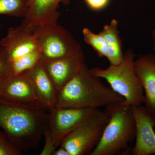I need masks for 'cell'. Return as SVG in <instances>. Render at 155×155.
Masks as SVG:
<instances>
[{
    "label": "cell",
    "instance_id": "1",
    "mask_svg": "<svg viewBox=\"0 0 155 155\" xmlns=\"http://www.w3.org/2000/svg\"><path fill=\"white\" fill-rule=\"evenodd\" d=\"M48 111L38 101L12 102L0 99V127L22 151L38 147L48 126Z\"/></svg>",
    "mask_w": 155,
    "mask_h": 155
},
{
    "label": "cell",
    "instance_id": "2",
    "mask_svg": "<svg viewBox=\"0 0 155 155\" xmlns=\"http://www.w3.org/2000/svg\"><path fill=\"white\" fill-rule=\"evenodd\" d=\"M124 101L122 96L104 85L84 64L58 92L56 107L99 109Z\"/></svg>",
    "mask_w": 155,
    "mask_h": 155
},
{
    "label": "cell",
    "instance_id": "3",
    "mask_svg": "<svg viewBox=\"0 0 155 155\" xmlns=\"http://www.w3.org/2000/svg\"><path fill=\"white\" fill-rule=\"evenodd\" d=\"M109 116L97 145L90 155L131 154L130 143L135 137L136 124L131 107L122 102L106 107Z\"/></svg>",
    "mask_w": 155,
    "mask_h": 155
},
{
    "label": "cell",
    "instance_id": "4",
    "mask_svg": "<svg viewBox=\"0 0 155 155\" xmlns=\"http://www.w3.org/2000/svg\"><path fill=\"white\" fill-rule=\"evenodd\" d=\"M0 56L7 61L13 75L33 68L40 61L36 28L23 24L9 28L0 41Z\"/></svg>",
    "mask_w": 155,
    "mask_h": 155
},
{
    "label": "cell",
    "instance_id": "5",
    "mask_svg": "<svg viewBox=\"0 0 155 155\" xmlns=\"http://www.w3.org/2000/svg\"><path fill=\"white\" fill-rule=\"evenodd\" d=\"M135 55L131 49L124 53L122 61L117 65H111L106 69L92 68L95 76L108 82L114 91L122 96L127 105H141L144 102L143 88L134 68Z\"/></svg>",
    "mask_w": 155,
    "mask_h": 155
},
{
    "label": "cell",
    "instance_id": "6",
    "mask_svg": "<svg viewBox=\"0 0 155 155\" xmlns=\"http://www.w3.org/2000/svg\"><path fill=\"white\" fill-rule=\"evenodd\" d=\"M109 116L99 110L90 118L69 132L62 140L60 146L70 155H90L97 145Z\"/></svg>",
    "mask_w": 155,
    "mask_h": 155
},
{
    "label": "cell",
    "instance_id": "7",
    "mask_svg": "<svg viewBox=\"0 0 155 155\" xmlns=\"http://www.w3.org/2000/svg\"><path fill=\"white\" fill-rule=\"evenodd\" d=\"M42 63L59 60L76 52L81 48L73 36L58 23L35 28Z\"/></svg>",
    "mask_w": 155,
    "mask_h": 155
},
{
    "label": "cell",
    "instance_id": "8",
    "mask_svg": "<svg viewBox=\"0 0 155 155\" xmlns=\"http://www.w3.org/2000/svg\"><path fill=\"white\" fill-rule=\"evenodd\" d=\"M98 109L56 107L48 113V127L56 148L63 139L78 126L86 121Z\"/></svg>",
    "mask_w": 155,
    "mask_h": 155
},
{
    "label": "cell",
    "instance_id": "9",
    "mask_svg": "<svg viewBox=\"0 0 155 155\" xmlns=\"http://www.w3.org/2000/svg\"><path fill=\"white\" fill-rule=\"evenodd\" d=\"M136 124L135 143L131 154H155V117L144 106L131 107Z\"/></svg>",
    "mask_w": 155,
    "mask_h": 155
},
{
    "label": "cell",
    "instance_id": "10",
    "mask_svg": "<svg viewBox=\"0 0 155 155\" xmlns=\"http://www.w3.org/2000/svg\"><path fill=\"white\" fill-rule=\"evenodd\" d=\"M82 48L70 55L43 64L46 71L58 92L79 72L85 64Z\"/></svg>",
    "mask_w": 155,
    "mask_h": 155
},
{
    "label": "cell",
    "instance_id": "11",
    "mask_svg": "<svg viewBox=\"0 0 155 155\" xmlns=\"http://www.w3.org/2000/svg\"><path fill=\"white\" fill-rule=\"evenodd\" d=\"M70 0H27L28 10L22 24L38 28L58 23L61 4L68 5Z\"/></svg>",
    "mask_w": 155,
    "mask_h": 155
},
{
    "label": "cell",
    "instance_id": "12",
    "mask_svg": "<svg viewBox=\"0 0 155 155\" xmlns=\"http://www.w3.org/2000/svg\"><path fill=\"white\" fill-rule=\"evenodd\" d=\"M0 99L18 103L38 101L32 84L25 73L11 74L0 80Z\"/></svg>",
    "mask_w": 155,
    "mask_h": 155
},
{
    "label": "cell",
    "instance_id": "13",
    "mask_svg": "<svg viewBox=\"0 0 155 155\" xmlns=\"http://www.w3.org/2000/svg\"><path fill=\"white\" fill-rule=\"evenodd\" d=\"M30 81L38 101L48 111L56 107L58 92L46 71L39 61L33 68L24 72Z\"/></svg>",
    "mask_w": 155,
    "mask_h": 155
},
{
    "label": "cell",
    "instance_id": "14",
    "mask_svg": "<svg viewBox=\"0 0 155 155\" xmlns=\"http://www.w3.org/2000/svg\"><path fill=\"white\" fill-rule=\"evenodd\" d=\"M136 75L144 94L145 107L155 117V55L148 54L139 57L134 62Z\"/></svg>",
    "mask_w": 155,
    "mask_h": 155
},
{
    "label": "cell",
    "instance_id": "15",
    "mask_svg": "<svg viewBox=\"0 0 155 155\" xmlns=\"http://www.w3.org/2000/svg\"><path fill=\"white\" fill-rule=\"evenodd\" d=\"M107 45L108 59L110 64L117 65L123 60L124 53L122 51V44L119 35L118 22L113 19L109 24L104 26L101 31Z\"/></svg>",
    "mask_w": 155,
    "mask_h": 155
},
{
    "label": "cell",
    "instance_id": "16",
    "mask_svg": "<svg viewBox=\"0 0 155 155\" xmlns=\"http://www.w3.org/2000/svg\"><path fill=\"white\" fill-rule=\"evenodd\" d=\"M27 10V0H0V15L24 17Z\"/></svg>",
    "mask_w": 155,
    "mask_h": 155
},
{
    "label": "cell",
    "instance_id": "17",
    "mask_svg": "<svg viewBox=\"0 0 155 155\" xmlns=\"http://www.w3.org/2000/svg\"><path fill=\"white\" fill-rule=\"evenodd\" d=\"M84 40L87 45H89L95 51L100 58L107 56V48L104 38L101 32L94 33L88 28L82 29Z\"/></svg>",
    "mask_w": 155,
    "mask_h": 155
},
{
    "label": "cell",
    "instance_id": "18",
    "mask_svg": "<svg viewBox=\"0 0 155 155\" xmlns=\"http://www.w3.org/2000/svg\"><path fill=\"white\" fill-rule=\"evenodd\" d=\"M22 151L13 142L4 131L0 130V155H21Z\"/></svg>",
    "mask_w": 155,
    "mask_h": 155
},
{
    "label": "cell",
    "instance_id": "19",
    "mask_svg": "<svg viewBox=\"0 0 155 155\" xmlns=\"http://www.w3.org/2000/svg\"><path fill=\"white\" fill-rule=\"evenodd\" d=\"M45 144L40 155H53L57 149L53 140L52 136L48 127H46L44 131Z\"/></svg>",
    "mask_w": 155,
    "mask_h": 155
},
{
    "label": "cell",
    "instance_id": "20",
    "mask_svg": "<svg viewBox=\"0 0 155 155\" xmlns=\"http://www.w3.org/2000/svg\"><path fill=\"white\" fill-rule=\"evenodd\" d=\"M110 0H84L86 5L92 11H102L107 8Z\"/></svg>",
    "mask_w": 155,
    "mask_h": 155
},
{
    "label": "cell",
    "instance_id": "21",
    "mask_svg": "<svg viewBox=\"0 0 155 155\" xmlns=\"http://www.w3.org/2000/svg\"><path fill=\"white\" fill-rule=\"evenodd\" d=\"M13 74L10 65L5 58L0 56V80Z\"/></svg>",
    "mask_w": 155,
    "mask_h": 155
},
{
    "label": "cell",
    "instance_id": "22",
    "mask_svg": "<svg viewBox=\"0 0 155 155\" xmlns=\"http://www.w3.org/2000/svg\"><path fill=\"white\" fill-rule=\"evenodd\" d=\"M58 149L56 150L53 155H70L66 149L62 146H59Z\"/></svg>",
    "mask_w": 155,
    "mask_h": 155
},
{
    "label": "cell",
    "instance_id": "23",
    "mask_svg": "<svg viewBox=\"0 0 155 155\" xmlns=\"http://www.w3.org/2000/svg\"><path fill=\"white\" fill-rule=\"evenodd\" d=\"M153 40L154 42V49L155 50V28L153 31Z\"/></svg>",
    "mask_w": 155,
    "mask_h": 155
}]
</instances>
